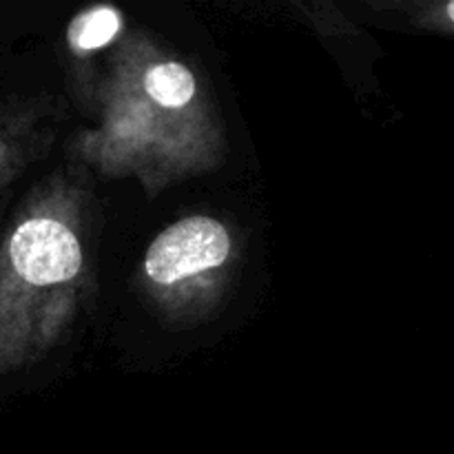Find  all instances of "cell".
Here are the masks:
<instances>
[{
  "label": "cell",
  "instance_id": "4",
  "mask_svg": "<svg viewBox=\"0 0 454 454\" xmlns=\"http://www.w3.org/2000/svg\"><path fill=\"white\" fill-rule=\"evenodd\" d=\"M122 29V13L109 4H98L78 13L67 31V40L75 51H96L106 47Z\"/></svg>",
  "mask_w": 454,
  "mask_h": 454
},
{
  "label": "cell",
  "instance_id": "3",
  "mask_svg": "<svg viewBox=\"0 0 454 454\" xmlns=\"http://www.w3.org/2000/svg\"><path fill=\"white\" fill-rule=\"evenodd\" d=\"M142 89L158 109L180 111L193 102L198 84H195V75L189 67L164 60L151 65L142 74Z\"/></svg>",
  "mask_w": 454,
  "mask_h": 454
},
{
  "label": "cell",
  "instance_id": "5",
  "mask_svg": "<svg viewBox=\"0 0 454 454\" xmlns=\"http://www.w3.org/2000/svg\"><path fill=\"white\" fill-rule=\"evenodd\" d=\"M22 158L20 129L12 118L0 114V186L16 173Z\"/></svg>",
  "mask_w": 454,
  "mask_h": 454
},
{
  "label": "cell",
  "instance_id": "2",
  "mask_svg": "<svg viewBox=\"0 0 454 454\" xmlns=\"http://www.w3.org/2000/svg\"><path fill=\"white\" fill-rule=\"evenodd\" d=\"M233 253L231 233L208 215H189L164 229L151 242L145 275L162 295H184L213 282Z\"/></svg>",
  "mask_w": 454,
  "mask_h": 454
},
{
  "label": "cell",
  "instance_id": "1",
  "mask_svg": "<svg viewBox=\"0 0 454 454\" xmlns=\"http://www.w3.org/2000/svg\"><path fill=\"white\" fill-rule=\"evenodd\" d=\"M84 251L65 215L29 208L0 239V372L47 348L69 319Z\"/></svg>",
  "mask_w": 454,
  "mask_h": 454
}]
</instances>
